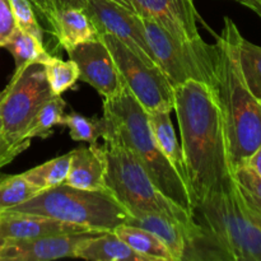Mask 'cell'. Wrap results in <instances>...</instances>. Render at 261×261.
<instances>
[{"mask_svg":"<svg viewBox=\"0 0 261 261\" xmlns=\"http://www.w3.org/2000/svg\"><path fill=\"white\" fill-rule=\"evenodd\" d=\"M181 133L185 182L195 209L233 178L226 130L206 84L188 81L175 87V107Z\"/></svg>","mask_w":261,"mask_h":261,"instance_id":"6da1fadb","label":"cell"},{"mask_svg":"<svg viewBox=\"0 0 261 261\" xmlns=\"http://www.w3.org/2000/svg\"><path fill=\"white\" fill-rule=\"evenodd\" d=\"M240 30L229 17L214 43V76L212 92L226 130L232 167L245 163L261 144V103L245 83L239 58Z\"/></svg>","mask_w":261,"mask_h":261,"instance_id":"7a4b0ae2","label":"cell"},{"mask_svg":"<svg viewBox=\"0 0 261 261\" xmlns=\"http://www.w3.org/2000/svg\"><path fill=\"white\" fill-rule=\"evenodd\" d=\"M101 120L103 142L130 150L144 166L155 186L195 216L186 182L158 148L148 121V112L126 84L124 83L119 93L103 99Z\"/></svg>","mask_w":261,"mask_h":261,"instance_id":"3957f363","label":"cell"},{"mask_svg":"<svg viewBox=\"0 0 261 261\" xmlns=\"http://www.w3.org/2000/svg\"><path fill=\"white\" fill-rule=\"evenodd\" d=\"M7 212L41 214L75 224L92 233L111 232L126 223L129 213L109 190H82L63 184L41 191Z\"/></svg>","mask_w":261,"mask_h":261,"instance_id":"277c9868","label":"cell"},{"mask_svg":"<svg viewBox=\"0 0 261 261\" xmlns=\"http://www.w3.org/2000/svg\"><path fill=\"white\" fill-rule=\"evenodd\" d=\"M106 188L127 213H158L176 219L191 231L198 228L195 216L171 200L155 186L144 166L126 148L103 143Z\"/></svg>","mask_w":261,"mask_h":261,"instance_id":"5b68a950","label":"cell"},{"mask_svg":"<svg viewBox=\"0 0 261 261\" xmlns=\"http://www.w3.org/2000/svg\"><path fill=\"white\" fill-rule=\"evenodd\" d=\"M195 212L201 214L203 226L226 260L261 261V223L245 204L234 178L209 195Z\"/></svg>","mask_w":261,"mask_h":261,"instance_id":"8992f818","label":"cell"},{"mask_svg":"<svg viewBox=\"0 0 261 261\" xmlns=\"http://www.w3.org/2000/svg\"><path fill=\"white\" fill-rule=\"evenodd\" d=\"M142 22L155 63L173 88L188 81L201 82L211 88L214 76V45L203 38L181 40L147 18H142Z\"/></svg>","mask_w":261,"mask_h":261,"instance_id":"52a82bcc","label":"cell"},{"mask_svg":"<svg viewBox=\"0 0 261 261\" xmlns=\"http://www.w3.org/2000/svg\"><path fill=\"white\" fill-rule=\"evenodd\" d=\"M54 94L42 63H31L15 69L0 93V121L4 138L12 145L27 142L28 126L45 102Z\"/></svg>","mask_w":261,"mask_h":261,"instance_id":"ba28073f","label":"cell"},{"mask_svg":"<svg viewBox=\"0 0 261 261\" xmlns=\"http://www.w3.org/2000/svg\"><path fill=\"white\" fill-rule=\"evenodd\" d=\"M114 59L120 76L145 111L175 107V88L162 69L150 65L110 35H99Z\"/></svg>","mask_w":261,"mask_h":261,"instance_id":"9c48e42d","label":"cell"},{"mask_svg":"<svg viewBox=\"0 0 261 261\" xmlns=\"http://www.w3.org/2000/svg\"><path fill=\"white\" fill-rule=\"evenodd\" d=\"M87 14L98 35H110L150 65H157L147 42L142 18L111 0H88Z\"/></svg>","mask_w":261,"mask_h":261,"instance_id":"30bf717a","label":"cell"},{"mask_svg":"<svg viewBox=\"0 0 261 261\" xmlns=\"http://www.w3.org/2000/svg\"><path fill=\"white\" fill-rule=\"evenodd\" d=\"M69 59L76 64L79 81L89 84L105 98L115 96L124 87L111 53L101 37L68 48Z\"/></svg>","mask_w":261,"mask_h":261,"instance_id":"8fae6325","label":"cell"},{"mask_svg":"<svg viewBox=\"0 0 261 261\" xmlns=\"http://www.w3.org/2000/svg\"><path fill=\"white\" fill-rule=\"evenodd\" d=\"M139 17L153 20L175 37L200 40L194 0H133Z\"/></svg>","mask_w":261,"mask_h":261,"instance_id":"7c38bea8","label":"cell"},{"mask_svg":"<svg viewBox=\"0 0 261 261\" xmlns=\"http://www.w3.org/2000/svg\"><path fill=\"white\" fill-rule=\"evenodd\" d=\"M81 233H92V232L81 226L65 223L41 214L22 213V212L0 213V239L4 242Z\"/></svg>","mask_w":261,"mask_h":261,"instance_id":"4fadbf2b","label":"cell"},{"mask_svg":"<svg viewBox=\"0 0 261 261\" xmlns=\"http://www.w3.org/2000/svg\"><path fill=\"white\" fill-rule=\"evenodd\" d=\"M87 234L89 233L5 241L0 247V261H50L75 257L76 246Z\"/></svg>","mask_w":261,"mask_h":261,"instance_id":"5bb4252c","label":"cell"},{"mask_svg":"<svg viewBox=\"0 0 261 261\" xmlns=\"http://www.w3.org/2000/svg\"><path fill=\"white\" fill-rule=\"evenodd\" d=\"M65 185L82 190H106V155L97 143L71 150Z\"/></svg>","mask_w":261,"mask_h":261,"instance_id":"9a60e30c","label":"cell"},{"mask_svg":"<svg viewBox=\"0 0 261 261\" xmlns=\"http://www.w3.org/2000/svg\"><path fill=\"white\" fill-rule=\"evenodd\" d=\"M126 224L139 227L154 234L167 247L173 261L184 260L189 239L194 236L200 227L199 224L195 231H191L176 219L158 213L130 214Z\"/></svg>","mask_w":261,"mask_h":261,"instance_id":"2e32d148","label":"cell"},{"mask_svg":"<svg viewBox=\"0 0 261 261\" xmlns=\"http://www.w3.org/2000/svg\"><path fill=\"white\" fill-rule=\"evenodd\" d=\"M46 23L50 25V31L59 45L65 50L99 37L93 22L83 8H64L54 13Z\"/></svg>","mask_w":261,"mask_h":261,"instance_id":"e0dca14e","label":"cell"},{"mask_svg":"<svg viewBox=\"0 0 261 261\" xmlns=\"http://www.w3.org/2000/svg\"><path fill=\"white\" fill-rule=\"evenodd\" d=\"M75 257L89 261H147L112 231L87 234L76 246Z\"/></svg>","mask_w":261,"mask_h":261,"instance_id":"ac0fdd59","label":"cell"},{"mask_svg":"<svg viewBox=\"0 0 261 261\" xmlns=\"http://www.w3.org/2000/svg\"><path fill=\"white\" fill-rule=\"evenodd\" d=\"M148 121L155 143L162 154L173 166L185 181V167L181 145L176 137L175 127L171 121V111L167 110H154L148 112ZM188 186V185H186Z\"/></svg>","mask_w":261,"mask_h":261,"instance_id":"d6986e66","label":"cell"},{"mask_svg":"<svg viewBox=\"0 0 261 261\" xmlns=\"http://www.w3.org/2000/svg\"><path fill=\"white\" fill-rule=\"evenodd\" d=\"M112 232L147 261H173L165 244L145 229L124 223Z\"/></svg>","mask_w":261,"mask_h":261,"instance_id":"ffe728a7","label":"cell"},{"mask_svg":"<svg viewBox=\"0 0 261 261\" xmlns=\"http://www.w3.org/2000/svg\"><path fill=\"white\" fill-rule=\"evenodd\" d=\"M3 47L12 54L15 69L22 68L31 63L45 64L51 58L50 54L46 51L42 41L37 40L35 36L19 30L18 27H15Z\"/></svg>","mask_w":261,"mask_h":261,"instance_id":"44dd1931","label":"cell"},{"mask_svg":"<svg viewBox=\"0 0 261 261\" xmlns=\"http://www.w3.org/2000/svg\"><path fill=\"white\" fill-rule=\"evenodd\" d=\"M237 58L247 88L261 102V46L247 41L240 32L237 36Z\"/></svg>","mask_w":261,"mask_h":261,"instance_id":"7402d4cb","label":"cell"},{"mask_svg":"<svg viewBox=\"0 0 261 261\" xmlns=\"http://www.w3.org/2000/svg\"><path fill=\"white\" fill-rule=\"evenodd\" d=\"M71 153L53 158L40 166L27 170L22 175L40 191L56 188L65 182L70 167Z\"/></svg>","mask_w":261,"mask_h":261,"instance_id":"603a6c76","label":"cell"},{"mask_svg":"<svg viewBox=\"0 0 261 261\" xmlns=\"http://www.w3.org/2000/svg\"><path fill=\"white\" fill-rule=\"evenodd\" d=\"M65 107L66 102L61 98V94L51 97L35 115L32 122L28 126L25 139L32 140L33 138L46 139V138L51 137L54 133V127L58 125H63Z\"/></svg>","mask_w":261,"mask_h":261,"instance_id":"cb8c5ba5","label":"cell"},{"mask_svg":"<svg viewBox=\"0 0 261 261\" xmlns=\"http://www.w3.org/2000/svg\"><path fill=\"white\" fill-rule=\"evenodd\" d=\"M38 193L22 173L0 176V213L25 203Z\"/></svg>","mask_w":261,"mask_h":261,"instance_id":"d4e9b609","label":"cell"},{"mask_svg":"<svg viewBox=\"0 0 261 261\" xmlns=\"http://www.w3.org/2000/svg\"><path fill=\"white\" fill-rule=\"evenodd\" d=\"M233 178L245 204L261 223V177L245 162L234 168Z\"/></svg>","mask_w":261,"mask_h":261,"instance_id":"484cf974","label":"cell"},{"mask_svg":"<svg viewBox=\"0 0 261 261\" xmlns=\"http://www.w3.org/2000/svg\"><path fill=\"white\" fill-rule=\"evenodd\" d=\"M45 73L54 94L60 96L70 89L79 79V70L76 64L69 59L68 61L51 56L45 64Z\"/></svg>","mask_w":261,"mask_h":261,"instance_id":"4316f807","label":"cell"},{"mask_svg":"<svg viewBox=\"0 0 261 261\" xmlns=\"http://www.w3.org/2000/svg\"><path fill=\"white\" fill-rule=\"evenodd\" d=\"M63 125L69 127L70 138L75 142H86L89 144L97 143L102 137V120L89 119L78 112L64 115Z\"/></svg>","mask_w":261,"mask_h":261,"instance_id":"83f0119b","label":"cell"},{"mask_svg":"<svg viewBox=\"0 0 261 261\" xmlns=\"http://www.w3.org/2000/svg\"><path fill=\"white\" fill-rule=\"evenodd\" d=\"M8 2L14 17L15 25L43 42V30L38 23L35 8L30 0H8Z\"/></svg>","mask_w":261,"mask_h":261,"instance_id":"f1b7e54d","label":"cell"},{"mask_svg":"<svg viewBox=\"0 0 261 261\" xmlns=\"http://www.w3.org/2000/svg\"><path fill=\"white\" fill-rule=\"evenodd\" d=\"M36 10L47 22L48 18L64 8H83L86 9L88 0H30Z\"/></svg>","mask_w":261,"mask_h":261,"instance_id":"f546056e","label":"cell"},{"mask_svg":"<svg viewBox=\"0 0 261 261\" xmlns=\"http://www.w3.org/2000/svg\"><path fill=\"white\" fill-rule=\"evenodd\" d=\"M30 144L31 140H27V142L18 145H12L10 143H8V140L4 138V134H3L2 121H0V170L9 165L10 162H13V160L22 152H24L30 147Z\"/></svg>","mask_w":261,"mask_h":261,"instance_id":"4dcf8cb0","label":"cell"},{"mask_svg":"<svg viewBox=\"0 0 261 261\" xmlns=\"http://www.w3.org/2000/svg\"><path fill=\"white\" fill-rule=\"evenodd\" d=\"M15 20L8 0H0V47L15 30Z\"/></svg>","mask_w":261,"mask_h":261,"instance_id":"1f68e13d","label":"cell"},{"mask_svg":"<svg viewBox=\"0 0 261 261\" xmlns=\"http://www.w3.org/2000/svg\"><path fill=\"white\" fill-rule=\"evenodd\" d=\"M246 163L261 177V144L260 147L247 158Z\"/></svg>","mask_w":261,"mask_h":261,"instance_id":"d6a6232c","label":"cell"},{"mask_svg":"<svg viewBox=\"0 0 261 261\" xmlns=\"http://www.w3.org/2000/svg\"><path fill=\"white\" fill-rule=\"evenodd\" d=\"M240 3L245 4L246 7H249L250 9L254 10L256 14L260 15L261 18V0H239Z\"/></svg>","mask_w":261,"mask_h":261,"instance_id":"836d02e7","label":"cell"},{"mask_svg":"<svg viewBox=\"0 0 261 261\" xmlns=\"http://www.w3.org/2000/svg\"><path fill=\"white\" fill-rule=\"evenodd\" d=\"M111 2L116 3V4L121 5V7H124V8H126V9H129L130 12H133V13H135V14H138L137 9H135L134 2H133V0H111Z\"/></svg>","mask_w":261,"mask_h":261,"instance_id":"e575fe53","label":"cell"},{"mask_svg":"<svg viewBox=\"0 0 261 261\" xmlns=\"http://www.w3.org/2000/svg\"><path fill=\"white\" fill-rule=\"evenodd\" d=\"M3 244H4V241H3V240H2V239H0V247H2V246H3Z\"/></svg>","mask_w":261,"mask_h":261,"instance_id":"d590c367","label":"cell"},{"mask_svg":"<svg viewBox=\"0 0 261 261\" xmlns=\"http://www.w3.org/2000/svg\"><path fill=\"white\" fill-rule=\"evenodd\" d=\"M260 103H261V102H260Z\"/></svg>","mask_w":261,"mask_h":261,"instance_id":"8d00e7d4","label":"cell"}]
</instances>
